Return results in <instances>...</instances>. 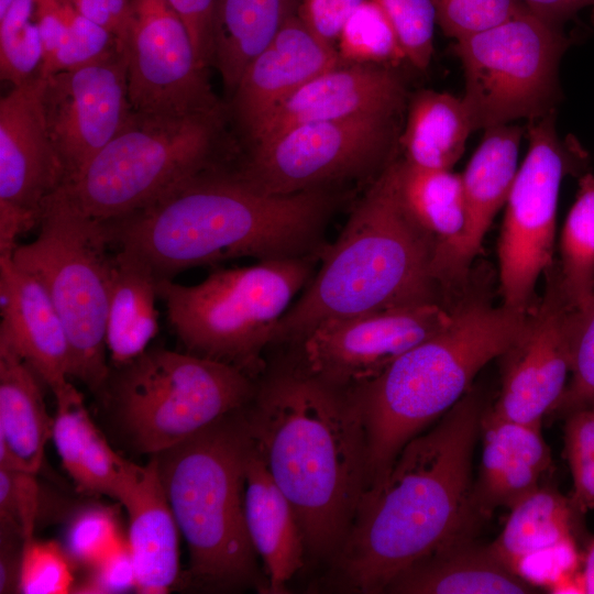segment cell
<instances>
[{"instance_id":"41","label":"cell","mask_w":594,"mask_h":594,"mask_svg":"<svg viewBox=\"0 0 594 594\" xmlns=\"http://www.w3.org/2000/svg\"><path fill=\"white\" fill-rule=\"evenodd\" d=\"M393 24L407 62L426 70L433 55L436 12L430 0H372Z\"/></svg>"},{"instance_id":"7","label":"cell","mask_w":594,"mask_h":594,"mask_svg":"<svg viewBox=\"0 0 594 594\" xmlns=\"http://www.w3.org/2000/svg\"><path fill=\"white\" fill-rule=\"evenodd\" d=\"M319 257L258 261L217 270L202 282H157L167 320L186 352L235 366L253 378L266 369L279 320L312 278Z\"/></svg>"},{"instance_id":"29","label":"cell","mask_w":594,"mask_h":594,"mask_svg":"<svg viewBox=\"0 0 594 594\" xmlns=\"http://www.w3.org/2000/svg\"><path fill=\"white\" fill-rule=\"evenodd\" d=\"M43 381L16 355L0 351V468L36 473L42 466L53 418Z\"/></svg>"},{"instance_id":"37","label":"cell","mask_w":594,"mask_h":594,"mask_svg":"<svg viewBox=\"0 0 594 594\" xmlns=\"http://www.w3.org/2000/svg\"><path fill=\"white\" fill-rule=\"evenodd\" d=\"M569 343L571 380L551 413L560 417L594 407V289L585 307L570 311Z\"/></svg>"},{"instance_id":"42","label":"cell","mask_w":594,"mask_h":594,"mask_svg":"<svg viewBox=\"0 0 594 594\" xmlns=\"http://www.w3.org/2000/svg\"><path fill=\"white\" fill-rule=\"evenodd\" d=\"M437 24L455 40L492 26L518 11L519 0H430Z\"/></svg>"},{"instance_id":"27","label":"cell","mask_w":594,"mask_h":594,"mask_svg":"<svg viewBox=\"0 0 594 594\" xmlns=\"http://www.w3.org/2000/svg\"><path fill=\"white\" fill-rule=\"evenodd\" d=\"M244 501L248 531L263 562L268 593H287L288 583L305 564V542L292 504L271 476L251 438Z\"/></svg>"},{"instance_id":"11","label":"cell","mask_w":594,"mask_h":594,"mask_svg":"<svg viewBox=\"0 0 594 594\" xmlns=\"http://www.w3.org/2000/svg\"><path fill=\"white\" fill-rule=\"evenodd\" d=\"M568 46L563 29L524 6L502 22L455 40L464 75L462 100L473 130L554 112Z\"/></svg>"},{"instance_id":"30","label":"cell","mask_w":594,"mask_h":594,"mask_svg":"<svg viewBox=\"0 0 594 594\" xmlns=\"http://www.w3.org/2000/svg\"><path fill=\"white\" fill-rule=\"evenodd\" d=\"M397 191L409 217L432 246V273L439 285L444 265L465 227L460 174L415 166L404 158L393 163Z\"/></svg>"},{"instance_id":"28","label":"cell","mask_w":594,"mask_h":594,"mask_svg":"<svg viewBox=\"0 0 594 594\" xmlns=\"http://www.w3.org/2000/svg\"><path fill=\"white\" fill-rule=\"evenodd\" d=\"M54 396L52 440L63 468L78 492L118 499L134 463L112 450L72 383Z\"/></svg>"},{"instance_id":"48","label":"cell","mask_w":594,"mask_h":594,"mask_svg":"<svg viewBox=\"0 0 594 594\" xmlns=\"http://www.w3.org/2000/svg\"><path fill=\"white\" fill-rule=\"evenodd\" d=\"M86 18L105 28L119 40L129 15L131 0H70Z\"/></svg>"},{"instance_id":"43","label":"cell","mask_w":594,"mask_h":594,"mask_svg":"<svg viewBox=\"0 0 594 594\" xmlns=\"http://www.w3.org/2000/svg\"><path fill=\"white\" fill-rule=\"evenodd\" d=\"M41 507L36 473L0 468V521L14 526L29 540L34 537Z\"/></svg>"},{"instance_id":"21","label":"cell","mask_w":594,"mask_h":594,"mask_svg":"<svg viewBox=\"0 0 594 594\" xmlns=\"http://www.w3.org/2000/svg\"><path fill=\"white\" fill-rule=\"evenodd\" d=\"M339 64L337 50L295 15L243 72L232 94V114L248 135L284 99Z\"/></svg>"},{"instance_id":"36","label":"cell","mask_w":594,"mask_h":594,"mask_svg":"<svg viewBox=\"0 0 594 594\" xmlns=\"http://www.w3.org/2000/svg\"><path fill=\"white\" fill-rule=\"evenodd\" d=\"M43 47L35 0H14L0 19L1 79L19 86L41 76Z\"/></svg>"},{"instance_id":"17","label":"cell","mask_w":594,"mask_h":594,"mask_svg":"<svg viewBox=\"0 0 594 594\" xmlns=\"http://www.w3.org/2000/svg\"><path fill=\"white\" fill-rule=\"evenodd\" d=\"M42 103L66 184L132 114L125 58L120 47L80 67L43 76Z\"/></svg>"},{"instance_id":"44","label":"cell","mask_w":594,"mask_h":594,"mask_svg":"<svg viewBox=\"0 0 594 594\" xmlns=\"http://www.w3.org/2000/svg\"><path fill=\"white\" fill-rule=\"evenodd\" d=\"M136 591V572L125 539L120 547L88 569L86 576L74 585V593L114 594Z\"/></svg>"},{"instance_id":"40","label":"cell","mask_w":594,"mask_h":594,"mask_svg":"<svg viewBox=\"0 0 594 594\" xmlns=\"http://www.w3.org/2000/svg\"><path fill=\"white\" fill-rule=\"evenodd\" d=\"M73 562L63 546L48 540H25L19 576L23 594H66L73 592Z\"/></svg>"},{"instance_id":"51","label":"cell","mask_w":594,"mask_h":594,"mask_svg":"<svg viewBox=\"0 0 594 594\" xmlns=\"http://www.w3.org/2000/svg\"><path fill=\"white\" fill-rule=\"evenodd\" d=\"M13 2L14 0H0V19L6 15Z\"/></svg>"},{"instance_id":"13","label":"cell","mask_w":594,"mask_h":594,"mask_svg":"<svg viewBox=\"0 0 594 594\" xmlns=\"http://www.w3.org/2000/svg\"><path fill=\"white\" fill-rule=\"evenodd\" d=\"M528 151L505 204L497 255L503 305L528 314L539 276L552 267L557 208L572 153L559 138L554 112L529 121Z\"/></svg>"},{"instance_id":"24","label":"cell","mask_w":594,"mask_h":594,"mask_svg":"<svg viewBox=\"0 0 594 594\" xmlns=\"http://www.w3.org/2000/svg\"><path fill=\"white\" fill-rule=\"evenodd\" d=\"M483 440L473 499L482 519L498 507H513L536 491L552 466L541 426L494 415L485 407L481 421Z\"/></svg>"},{"instance_id":"50","label":"cell","mask_w":594,"mask_h":594,"mask_svg":"<svg viewBox=\"0 0 594 594\" xmlns=\"http://www.w3.org/2000/svg\"><path fill=\"white\" fill-rule=\"evenodd\" d=\"M582 591L594 594V540L590 543L584 557L583 570L579 573Z\"/></svg>"},{"instance_id":"25","label":"cell","mask_w":594,"mask_h":594,"mask_svg":"<svg viewBox=\"0 0 594 594\" xmlns=\"http://www.w3.org/2000/svg\"><path fill=\"white\" fill-rule=\"evenodd\" d=\"M128 512V544L136 572V592L164 594L179 574L178 525L152 455L134 464L117 499Z\"/></svg>"},{"instance_id":"39","label":"cell","mask_w":594,"mask_h":594,"mask_svg":"<svg viewBox=\"0 0 594 594\" xmlns=\"http://www.w3.org/2000/svg\"><path fill=\"white\" fill-rule=\"evenodd\" d=\"M564 452L573 480L571 504L579 515L594 509V407L564 416Z\"/></svg>"},{"instance_id":"4","label":"cell","mask_w":594,"mask_h":594,"mask_svg":"<svg viewBox=\"0 0 594 594\" xmlns=\"http://www.w3.org/2000/svg\"><path fill=\"white\" fill-rule=\"evenodd\" d=\"M393 163L324 248L320 267L279 320L273 346H292L327 320L440 301L431 243L400 201Z\"/></svg>"},{"instance_id":"32","label":"cell","mask_w":594,"mask_h":594,"mask_svg":"<svg viewBox=\"0 0 594 594\" xmlns=\"http://www.w3.org/2000/svg\"><path fill=\"white\" fill-rule=\"evenodd\" d=\"M300 0H215L212 65L233 94L248 65L297 15Z\"/></svg>"},{"instance_id":"22","label":"cell","mask_w":594,"mask_h":594,"mask_svg":"<svg viewBox=\"0 0 594 594\" xmlns=\"http://www.w3.org/2000/svg\"><path fill=\"white\" fill-rule=\"evenodd\" d=\"M509 510L503 530L491 543L498 558L520 576L531 562H538L537 570L544 562L551 586L573 575L578 565L574 528L581 515L570 498L540 485Z\"/></svg>"},{"instance_id":"16","label":"cell","mask_w":594,"mask_h":594,"mask_svg":"<svg viewBox=\"0 0 594 594\" xmlns=\"http://www.w3.org/2000/svg\"><path fill=\"white\" fill-rule=\"evenodd\" d=\"M43 76L13 86L0 100V256L38 224L45 201L65 183L42 103Z\"/></svg>"},{"instance_id":"3","label":"cell","mask_w":594,"mask_h":594,"mask_svg":"<svg viewBox=\"0 0 594 594\" xmlns=\"http://www.w3.org/2000/svg\"><path fill=\"white\" fill-rule=\"evenodd\" d=\"M242 416L254 448L294 508L307 557L328 563L366 488V436L353 392L293 359L264 370Z\"/></svg>"},{"instance_id":"14","label":"cell","mask_w":594,"mask_h":594,"mask_svg":"<svg viewBox=\"0 0 594 594\" xmlns=\"http://www.w3.org/2000/svg\"><path fill=\"white\" fill-rule=\"evenodd\" d=\"M118 44L132 112L186 116L222 107L186 25L166 0H131Z\"/></svg>"},{"instance_id":"15","label":"cell","mask_w":594,"mask_h":594,"mask_svg":"<svg viewBox=\"0 0 594 594\" xmlns=\"http://www.w3.org/2000/svg\"><path fill=\"white\" fill-rule=\"evenodd\" d=\"M452 320L440 301L421 302L327 320L297 343L294 359L336 386L354 389L378 377L408 350Z\"/></svg>"},{"instance_id":"23","label":"cell","mask_w":594,"mask_h":594,"mask_svg":"<svg viewBox=\"0 0 594 594\" xmlns=\"http://www.w3.org/2000/svg\"><path fill=\"white\" fill-rule=\"evenodd\" d=\"M522 135L524 130L513 123L484 130L461 175L465 227L442 271V287L465 278L492 221L505 206L519 168Z\"/></svg>"},{"instance_id":"38","label":"cell","mask_w":594,"mask_h":594,"mask_svg":"<svg viewBox=\"0 0 594 594\" xmlns=\"http://www.w3.org/2000/svg\"><path fill=\"white\" fill-rule=\"evenodd\" d=\"M125 539L111 507L90 505L76 512L69 519L63 548L73 564L89 569L113 552Z\"/></svg>"},{"instance_id":"33","label":"cell","mask_w":594,"mask_h":594,"mask_svg":"<svg viewBox=\"0 0 594 594\" xmlns=\"http://www.w3.org/2000/svg\"><path fill=\"white\" fill-rule=\"evenodd\" d=\"M473 131L462 97L419 90L408 100L399 139L402 158L422 168L451 169Z\"/></svg>"},{"instance_id":"45","label":"cell","mask_w":594,"mask_h":594,"mask_svg":"<svg viewBox=\"0 0 594 594\" xmlns=\"http://www.w3.org/2000/svg\"><path fill=\"white\" fill-rule=\"evenodd\" d=\"M363 1L300 0L297 16L315 36L336 48L342 29Z\"/></svg>"},{"instance_id":"49","label":"cell","mask_w":594,"mask_h":594,"mask_svg":"<svg viewBox=\"0 0 594 594\" xmlns=\"http://www.w3.org/2000/svg\"><path fill=\"white\" fill-rule=\"evenodd\" d=\"M532 14L549 24L563 29L564 24L585 8L594 6V0H519Z\"/></svg>"},{"instance_id":"2","label":"cell","mask_w":594,"mask_h":594,"mask_svg":"<svg viewBox=\"0 0 594 594\" xmlns=\"http://www.w3.org/2000/svg\"><path fill=\"white\" fill-rule=\"evenodd\" d=\"M339 189L268 195L213 164L146 207L103 222L111 245L158 279L241 257H321Z\"/></svg>"},{"instance_id":"34","label":"cell","mask_w":594,"mask_h":594,"mask_svg":"<svg viewBox=\"0 0 594 594\" xmlns=\"http://www.w3.org/2000/svg\"><path fill=\"white\" fill-rule=\"evenodd\" d=\"M560 265L556 268L560 290L572 309H582L594 289V175L579 180L575 200L561 230Z\"/></svg>"},{"instance_id":"10","label":"cell","mask_w":594,"mask_h":594,"mask_svg":"<svg viewBox=\"0 0 594 594\" xmlns=\"http://www.w3.org/2000/svg\"><path fill=\"white\" fill-rule=\"evenodd\" d=\"M255 386L230 364L154 346L114 367L102 393L136 450L153 455L244 408Z\"/></svg>"},{"instance_id":"31","label":"cell","mask_w":594,"mask_h":594,"mask_svg":"<svg viewBox=\"0 0 594 594\" xmlns=\"http://www.w3.org/2000/svg\"><path fill=\"white\" fill-rule=\"evenodd\" d=\"M158 279L143 263L117 250L112 255L106 345L114 367L141 355L158 332Z\"/></svg>"},{"instance_id":"8","label":"cell","mask_w":594,"mask_h":594,"mask_svg":"<svg viewBox=\"0 0 594 594\" xmlns=\"http://www.w3.org/2000/svg\"><path fill=\"white\" fill-rule=\"evenodd\" d=\"M224 119L223 106L186 116L132 112L118 134L61 189L101 222L125 217L217 164Z\"/></svg>"},{"instance_id":"20","label":"cell","mask_w":594,"mask_h":594,"mask_svg":"<svg viewBox=\"0 0 594 594\" xmlns=\"http://www.w3.org/2000/svg\"><path fill=\"white\" fill-rule=\"evenodd\" d=\"M0 351L26 362L53 394L72 377L66 328L43 285L0 256Z\"/></svg>"},{"instance_id":"19","label":"cell","mask_w":594,"mask_h":594,"mask_svg":"<svg viewBox=\"0 0 594 594\" xmlns=\"http://www.w3.org/2000/svg\"><path fill=\"white\" fill-rule=\"evenodd\" d=\"M409 95L395 66L339 64L294 91L246 135L250 146L299 124L406 113Z\"/></svg>"},{"instance_id":"5","label":"cell","mask_w":594,"mask_h":594,"mask_svg":"<svg viewBox=\"0 0 594 594\" xmlns=\"http://www.w3.org/2000/svg\"><path fill=\"white\" fill-rule=\"evenodd\" d=\"M529 312L464 300L439 333L396 359L378 377L351 389L366 436V488L386 474L404 446L449 411L476 374L524 336Z\"/></svg>"},{"instance_id":"12","label":"cell","mask_w":594,"mask_h":594,"mask_svg":"<svg viewBox=\"0 0 594 594\" xmlns=\"http://www.w3.org/2000/svg\"><path fill=\"white\" fill-rule=\"evenodd\" d=\"M406 113H380L292 127L250 146L233 168L256 190L293 195L374 180L397 158Z\"/></svg>"},{"instance_id":"26","label":"cell","mask_w":594,"mask_h":594,"mask_svg":"<svg viewBox=\"0 0 594 594\" xmlns=\"http://www.w3.org/2000/svg\"><path fill=\"white\" fill-rule=\"evenodd\" d=\"M383 593L530 594L537 591L532 583L508 568L491 544H481L470 536L414 562Z\"/></svg>"},{"instance_id":"46","label":"cell","mask_w":594,"mask_h":594,"mask_svg":"<svg viewBox=\"0 0 594 594\" xmlns=\"http://www.w3.org/2000/svg\"><path fill=\"white\" fill-rule=\"evenodd\" d=\"M187 28L196 56L207 69L212 65L215 0H166Z\"/></svg>"},{"instance_id":"1","label":"cell","mask_w":594,"mask_h":594,"mask_svg":"<svg viewBox=\"0 0 594 594\" xmlns=\"http://www.w3.org/2000/svg\"><path fill=\"white\" fill-rule=\"evenodd\" d=\"M485 409L469 391L430 429L408 441L361 497L352 526L328 562L329 586L380 594L427 554L474 536L483 520L473 499L472 462Z\"/></svg>"},{"instance_id":"47","label":"cell","mask_w":594,"mask_h":594,"mask_svg":"<svg viewBox=\"0 0 594 594\" xmlns=\"http://www.w3.org/2000/svg\"><path fill=\"white\" fill-rule=\"evenodd\" d=\"M22 534L0 521V593L19 592V576L24 546Z\"/></svg>"},{"instance_id":"6","label":"cell","mask_w":594,"mask_h":594,"mask_svg":"<svg viewBox=\"0 0 594 594\" xmlns=\"http://www.w3.org/2000/svg\"><path fill=\"white\" fill-rule=\"evenodd\" d=\"M242 409L153 455L188 547L189 581L213 592L268 593L246 526L250 437Z\"/></svg>"},{"instance_id":"35","label":"cell","mask_w":594,"mask_h":594,"mask_svg":"<svg viewBox=\"0 0 594 594\" xmlns=\"http://www.w3.org/2000/svg\"><path fill=\"white\" fill-rule=\"evenodd\" d=\"M336 48L341 64L398 67L407 62L393 24L372 0H364L348 20Z\"/></svg>"},{"instance_id":"9","label":"cell","mask_w":594,"mask_h":594,"mask_svg":"<svg viewBox=\"0 0 594 594\" xmlns=\"http://www.w3.org/2000/svg\"><path fill=\"white\" fill-rule=\"evenodd\" d=\"M38 224L37 237L11 258L48 293L68 334L72 377L102 393L111 372L106 322L113 254L106 226L61 188L45 201Z\"/></svg>"},{"instance_id":"18","label":"cell","mask_w":594,"mask_h":594,"mask_svg":"<svg viewBox=\"0 0 594 594\" xmlns=\"http://www.w3.org/2000/svg\"><path fill=\"white\" fill-rule=\"evenodd\" d=\"M541 300L529 310V323L504 359L502 388L488 409L504 419L541 426L559 403L570 373L569 315L556 268L547 273Z\"/></svg>"}]
</instances>
